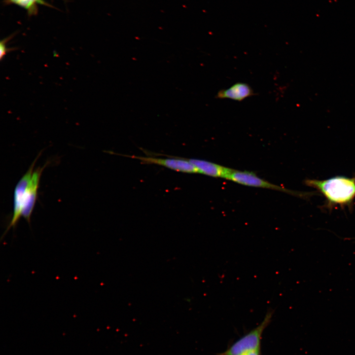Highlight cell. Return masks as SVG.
Instances as JSON below:
<instances>
[{
	"label": "cell",
	"instance_id": "7a4b0ae2",
	"mask_svg": "<svg viewBox=\"0 0 355 355\" xmlns=\"http://www.w3.org/2000/svg\"><path fill=\"white\" fill-rule=\"evenodd\" d=\"M273 313L272 310H269L259 325L248 332L226 350L218 355H244L251 351L261 350L262 334L271 322Z\"/></svg>",
	"mask_w": 355,
	"mask_h": 355
},
{
	"label": "cell",
	"instance_id": "3957f363",
	"mask_svg": "<svg viewBox=\"0 0 355 355\" xmlns=\"http://www.w3.org/2000/svg\"><path fill=\"white\" fill-rule=\"evenodd\" d=\"M142 150L147 156L124 154L121 155L139 160L142 163L156 164L177 172L190 174L198 173L197 168L186 158L155 153L143 148H142Z\"/></svg>",
	"mask_w": 355,
	"mask_h": 355
},
{
	"label": "cell",
	"instance_id": "ba28073f",
	"mask_svg": "<svg viewBox=\"0 0 355 355\" xmlns=\"http://www.w3.org/2000/svg\"><path fill=\"white\" fill-rule=\"evenodd\" d=\"M251 87L247 83L237 82L230 87L219 90L216 96L217 99H229L239 102L255 95Z\"/></svg>",
	"mask_w": 355,
	"mask_h": 355
},
{
	"label": "cell",
	"instance_id": "8fae6325",
	"mask_svg": "<svg viewBox=\"0 0 355 355\" xmlns=\"http://www.w3.org/2000/svg\"><path fill=\"white\" fill-rule=\"evenodd\" d=\"M261 350H255L250 352L244 355H261L260 354Z\"/></svg>",
	"mask_w": 355,
	"mask_h": 355
},
{
	"label": "cell",
	"instance_id": "8992f818",
	"mask_svg": "<svg viewBox=\"0 0 355 355\" xmlns=\"http://www.w3.org/2000/svg\"><path fill=\"white\" fill-rule=\"evenodd\" d=\"M227 179L238 183L249 186L274 189L293 194V192L284 187L272 184L257 176L255 174L247 171L234 170Z\"/></svg>",
	"mask_w": 355,
	"mask_h": 355
},
{
	"label": "cell",
	"instance_id": "277c9868",
	"mask_svg": "<svg viewBox=\"0 0 355 355\" xmlns=\"http://www.w3.org/2000/svg\"><path fill=\"white\" fill-rule=\"evenodd\" d=\"M40 154L37 155L29 167L28 170L20 178L15 187L13 195V207L12 218L7 225L5 231L3 233L1 238L4 237L11 228H13V229L15 228L20 217L22 216V211L24 205L26 190L34 172V168L35 164Z\"/></svg>",
	"mask_w": 355,
	"mask_h": 355
},
{
	"label": "cell",
	"instance_id": "6da1fadb",
	"mask_svg": "<svg viewBox=\"0 0 355 355\" xmlns=\"http://www.w3.org/2000/svg\"><path fill=\"white\" fill-rule=\"evenodd\" d=\"M306 183L318 190L332 204H348L355 197V178L338 176L324 180L308 179Z\"/></svg>",
	"mask_w": 355,
	"mask_h": 355
},
{
	"label": "cell",
	"instance_id": "5b68a950",
	"mask_svg": "<svg viewBox=\"0 0 355 355\" xmlns=\"http://www.w3.org/2000/svg\"><path fill=\"white\" fill-rule=\"evenodd\" d=\"M47 165L48 163H46L43 166L38 167L34 171L26 190L21 215L29 224L37 197L40 178L43 171Z\"/></svg>",
	"mask_w": 355,
	"mask_h": 355
},
{
	"label": "cell",
	"instance_id": "9c48e42d",
	"mask_svg": "<svg viewBox=\"0 0 355 355\" xmlns=\"http://www.w3.org/2000/svg\"><path fill=\"white\" fill-rule=\"evenodd\" d=\"M8 4L17 5L24 9L29 15H36L38 11L39 5L51 6L44 0H5Z\"/></svg>",
	"mask_w": 355,
	"mask_h": 355
},
{
	"label": "cell",
	"instance_id": "30bf717a",
	"mask_svg": "<svg viewBox=\"0 0 355 355\" xmlns=\"http://www.w3.org/2000/svg\"><path fill=\"white\" fill-rule=\"evenodd\" d=\"M12 36H9L3 39L0 42V59L1 60L5 56L7 53L14 50L15 49V48H7L6 43L11 38Z\"/></svg>",
	"mask_w": 355,
	"mask_h": 355
},
{
	"label": "cell",
	"instance_id": "52a82bcc",
	"mask_svg": "<svg viewBox=\"0 0 355 355\" xmlns=\"http://www.w3.org/2000/svg\"><path fill=\"white\" fill-rule=\"evenodd\" d=\"M187 159L197 169L198 173L214 178L227 179L233 169L213 162L197 159Z\"/></svg>",
	"mask_w": 355,
	"mask_h": 355
}]
</instances>
